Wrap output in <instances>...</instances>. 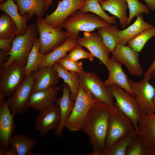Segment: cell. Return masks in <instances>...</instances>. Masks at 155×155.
Masks as SVG:
<instances>
[{"label": "cell", "instance_id": "22", "mask_svg": "<svg viewBox=\"0 0 155 155\" xmlns=\"http://www.w3.org/2000/svg\"><path fill=\"white\" fill-rule=\"evenodd\" d=\"M99 3L104 11H108L119 19L120 27L125 29L128 18L127 15L128 7L125 0H106Z\"/></svg>", "mask_w": 155, "mask_h": 155}, {"label": "cell", "instance_id": "43", "mask_svg": "<svg viewBox=\"0 0 155 155\" xmlns=\"http://www.w3.org/2000/svg\"><path fill=\"white\" fill-rule=\"evenodd\" d=\"M148 8L152 11L155 10V0H144Z\"/></svg>", "mask_w": 155, "mask_h": 155}, {"label": "cell", "instance_id": "32", "mask_svg": "<svg viewBox=\"0 0 155 155\" xmlns=\"http://www.w3.org/2000/svg\"><path fill=\"white\" fill-rule=\"evenodd\" d=\"M17 26L10 17L5 12L0 15V38L14 37L17 34Z\"/></svg>", "mask_w": 155, "mask_h": 155}, {"label": "cell", "instance_id": "23", "mask_svg": "<svg viewBox=\"0 0 155 155\" xmlns=\"http://www.w3.org/2000/svg\"><path fill=\"white\" fill-rule=\"evenodd\" d=\"M149 22H145L142 14L137 16L135 22L127 28L118 32L119 43L125 45L128 41L143 31L154 28Z\"/></svg>", "mask_w": 155, "mask_h": 155}, {"label": "cell", "instance_id": "9", "mask_svg": "<svg viewBox=\"0 0 155 155\" xmlns=\"http://www.w3.org/2000/svg\"><path fill=\"white\" fill-rule=\"evenodd\" d=\"M34 72L26 77L7 100L10 111L14 116L24 113L30 107V98L35 83Z\"/></svg>", "mask_w": 155, "mask_h": 155}, {"label": "cell", "instance_id": "35", "mask_svg": "<svg viewBox=\"0 0 155 155\" xmlns=\"http://www.w3.org/2000/svg\"><path fill=\"white\" fill-rule=\"evenodd\" d=\"M155 36V27L146 30L129 40L127 43L134 50L140 52L147 41Z\"/></svg>", "mask_w": 155, "mask_h": 155}, {"label": "cell", "instance_id": "25", "mask_svg": "<svg viewBox=\"0 0 155 155\" xmlns=\"http://www.w3.org/2000/svg\"><path fill=\"white\" fill-rule=\"evenodd\" d=\"M137 134L155 147V113L142 114L138 123Z\"/></svg>", "mask_w": 155, "mask_h": 155}, {"label": "cell", "instance_id": "20", "mask_svg": "<svg viewBox=\"0 0 155 155\" xmlns=\"http://www.w3.org/2000/svg\"><path fill=\"white\" fill-rule=\"evenodd\" d=\"M60 86H56L32 94L29 106L40 112L55 103Z\"/></svg>", "mask_w": 155, "mask_h": 155}, {"label": "cell", "instance_id": "2", "mask_svg": "<svg viewBox=\"0 0 155 155\" xmlns=\"http://www.w3.org/2000/svg\"><path fill=\"white\" fill-rule=\"evenodd\" d=\"M135 128L131 119L117 107L112 105L109 115L103 154Z\"/></svg>", "mask_w": 155, "mask_h": 155}, {"label": "cell", "instance_id": "15", "mask_svg": "<svg viewBox=\"0 0 155 155\" xmlns=\"http://www.w3.org/2000/svg\"><path fill=\"white\" fill-rule=\"evenodd\" d=\"M112 53L118 61L125 65L129 73L137 76L142 75L143 70L139 62V52L129 45L118 43Z\"/></svg>", "mask_w": 155, "mask_h": 155}, {"label": "cell", "instance_id": "27", "mask_svg": "<svg viewBox=\"0 0 155 155\" xmlns=\"http://www.w3.org/2000/svg\"><path fill=\"white\" fill-rule=\"evenodd\" d=\"M53 66L60 78L63 80L64 82L67 84L69 86L71 91V98L72 100L75 101L80 87L78 74L64 69L56 62L54 63Z\"/></svg>", "mask_w": 155, "mask_h": 155}, {"label": "cell", "instance_id": "17", "mask_svg": "<svg viewBox=\"0 0 155 155\" xmlns=\"http://www.w3.org/2000/svg\"><path fill=\"white\" fill-rule=\"evenodd\" d=\"M122 65L113 56L110 59L106 67L109 72L107 80L103 82L106 88L112 85H117L135 96L129 83L128 77L123 71Z\"/></svg>", "mask_w": 155, "mask_h": 155}, {"label": "cell", "instance_id": "14", "mask_svg": "<svg viewBox=\"0 0 155 155\" xmlns=\"http://www.w3.org/2000/svg\"><path fill=\"white\" fill-rule=\"evenodd\" d=\"M39 112L36 118L34 128L44 136L51 130H56L59 126L61 120L60 108L55 103Z\"/></svg>", "mask_w": 155, "mask_h": 155}, {"label": "cell", "instance_id": "7", "mask_svg": "<svg viewBox=\"0 0 155 155\" xmlns=\"http://www.w3.org/2000/svg\"><path fill=\"white\" fill-rule=\"evenodd\" d=\"M107 89L115 99L114 105L129 117L137 133L142 113L135 96L117 85H111Z\"/></svg>", "mask_w": 155, "mask_h": 155}, {"label": "cell", "instance_id": "41", "mask_svg": "<svg viewBox=\"0 0 155 155\" xmlns=\"http://www.w3.org/2000/svg\"><path fill=\"white\" fill-rule=\"evenodd\" d=\"M7 52L0 50V68L1 69L7 61L9 56L7 54Z\"/></svg>", "mask_w": 155, "mask_h": 155}, {"label": "cell", "instance_id": "45", "mask_svg": "<svg viewBox=\"0 0 155 155\" xmlns=\"http://www.w3.org/2000/svg\"><path fill=\"white\" fill-rule=\"evenodd\" d=\"M40 153H35L32 152H31L30 150H29L28 152L27 153L26 155H40Z\"/></svg>", "mask_w": 155, "mask_h": 155}, {"label": "cell", "instance_id": "29", "mask_svg": "<svg viewBox=\"0 0 155 155\" xmlns=\"http://www.w3.org/2000/svg\"><path fill=\"white\" fill-rule=\"evenodd\" d=\"M45 54L41 53L39 49V39L35 40L32 49L30 53L24 70L26 76L37 70L44 59Z\"/></svg>", "mask_w": 155, "mask_h": 155}, {"label": "cell", "instance_id": "36", "mask_svg": "<svg viewBox=\"0 0 155 155\" xmlns=\"http://www.w3.org/2000/svg\"><path fill=\"white\" fill-rule=\"evenodd\" d=\"M129 10V16L126 23L127 26L130 23L133 18L142 13L149 14L148 7L141 3L138 0H125Z\"/></svg>", "mask_w": 155, "mask_h": 155}, {"label": "cell", "instance_id": "34", "mask_svg": "<svg viewBox=\"0 0 155 155\" xmlns=\"http://www.w3.org/2000/svg\"><path fill=\"white\" fill-rule=\"evenodd\" d=\"M80 10L82 12L94 13L111 24H116L115 18L108 16L104 12L98 0H86V4Z\"/></svg>", "mask_w": 155, "mask_h": 155}, {"label": "cell", "instance_id": "31", "mask_svg": "<svg viewBox=\"0 0 155 155\" xmlns=\"http://www.w3.org/2000/svg\"><path fill=\"white\" fill-rule=\"evenodd\" d=\"M37 142L28 136L23 134H16L9 141V144L16 150L18 155H26L34 148Z\"/></svg>", "mask_w": 155, "mask_h": 155}, {"label": "cell", "instance_id": "10", "mask_svg": "<svg viewBox=\"0 0 155 155\" xmlns=\"http://www.w3.org/2000/svg\"><path fill=\"white\" fill-rule=\"evenodd\" d=\"M144 77L139 82L128 78V82L137 100L141 113L147 115L155 113V105L153 102L155 88L149 82L153 76Z\"/></svg>", "mask_w": 155, "mask_h": 155}, {"label": "cell", "instance_id": "47", "mask_svg": "<svg viewBox=\"0 0 155 155\" xmlns=\"http://www.w3.org/2000/svg\"><path fill=\"white\" fill-rule=\"evenodd\" d=\"M7 0H0V3H2L5 1H6Z\"/></svg>", "mask_w": 155, "mask_h": 155}, {"label": "cell", "instance_id": "40", "mask_svg": "<svg viewBox=\"0 0 155 155\" xmlns=\"http://www.w3.org/2000/svg\"><path fill=\"white\" fill-rule=\"evenodd\" d=\"M0 155H18L16 150L11 147L9 149L6 150L0 147Z\"/></svg>", "mask_w": 155, "mask_h": 155}, {"label": "cell", "instance_id": "3", "mask_svg": "<svg viewBox=\"0 0 155 155\" xmlns=\"http://www.w3.org/2000/svg\"><path fill=\"white\" fill-rule=\"evenodd\" d=\"M99 16L91 12H82L78 10L70 16L62 25L66 30L69 38L78 39L81 31L90 32L98 28L111 26Z\"/></svg>", "mask_w": 155, "mask_h": 155}, {"label": "cell", "instance_id": "26", "mask_svg": "<svg viewBox=\"0 0 155 155\" xmlns=\"http://www.w3.org/2000/svg\"><path fill=\"white\" fill-rule=\"evenodd\" d=\"M77 44L76 39L72 38H68L54 51L45 54L44 59L39 68L46 66L53 65L58 60L65 57L67 53Z\"/></svg>", "mask_w": 155, "mask_h": 155}, {"label": "cell", "instance_id": "44", "mask_svg": "<svg viewBox=\"0 0 155 155\" xmlns=\"http://www.w3.org/2000/svg\"><path fill=\"white\" fill-rule=\"evenodd\" d=\"M53 0H44L45 2V11H47L50 5L52 4Z\"/></svg>", "mask_w": 155, "mask_h": 155}, {"label": "cell", "instance_id": "12", "mask_svg": "<svg viewBox=\"0 0 155 155\" xmlns=\"http://www.w3.org/2000/svg\"><path fill=\"white\" fill-rule=\"evenodd\" d=\"M86 0H59L55 10L47 14L44 20L48 25L56 28H62L66 20L85 5Z\"/></svg>", "mask_w": 155, "mask_h": 155}, {"label": "cell", "instance_id": "13", "mask_svg": "<svg viewBox=\"0 0 155 155\" xmlns=\"http://www.w3.org/2000/svg\"><path fill=\"white\" fill-rule=\"evenodd\" d=\"M77 44L84 46L106 67L110 59V52L104 45L100 35L98 32H84L82 37L76 40Z\"/></svg>", "mask_w": 155, "mask_h": 155}, {"label": "cell", "instance_id": "11", "mask_svg": "<svg viewBox=\"0 0 155 155\" xmlns=\"http://www.w3.org/2000/svg\"><path fill=\"white\" fill-rule=\"evenodd\" d=\"M78 78L80 85L85 91H89L96 100L114 105V98L96 74L84 71L78 74Z\"/></svg>", "mask_w": 155, "mask_h": 155}, {"label": "cell", "instance_id": "8", "mask_svg": "<svg viewBox=\"0 0 155 155\" xmlns=\"http://www.w3.org/2000/svg\"><path fill=\"white\" fill-rule=\"evenodd\" d=\"M26 77L24 66L17 61L5 69H0V100L10 97Z\"/></svg>", "mask_w": 155, "mask_h": 155}, {"label": "cell", "instance_id": "5", "mask_svg": "<svg viewBox=\"0 0 155 155\" xmlns=\"http://www.w3.org/2000/svg\"><path fill=\"white\" fill-rule=\"evenodd\" d=\"M98 100L89 91L80 85L73 110L65 121V127L71 132L80 131L92 107Z\"/></svg>", "mask_w": 155, "mask_h": 155}, {"label": "cell", "instance_id": "46", "mask_svg": "<svg viewBox=\"0 0 155 155\" xmlns=\"http://www.w3.org/2000/svg\"><path fill=\"white\" fill-rule=\"evenodd\" d=\"M152 74L153 75V76H154L155 78V70L153 71L152 73ZM153 102L155 105V88L154 96V99H153Z\"/></svg>", "mask_w": 155, "mask_h": 155}, {"label": "cell", "instance_id": "21", "mask_svg": "<svg viewBox=\"0 0 155 155\" xmlns=\"http://www.w3.org/2000/svg\"><path fill=\"white\" fill-rule=\"evenodd\" d=\"M0 10L8 15L16 23L18 28L17 34H25L28 26L27 23L29 20L27 13L21 16L18 11L17 5L13 0H7L0 4Z\"/></svg>", "mask_w": 155, "mask_h": 155}, {"label": "cell", "instance_id": "1", "mask_svg": "<svg viewBox=\"0 0 155 155\" xmlns=\"http://www.w3.org/2000/svg\"><path fill=\"white\" fill-rule=\"evenodd\" d=\"M112 105L98 100L89 111L81 130L88 135L92 147V152L88 155H102Z\"/></svg>", "mask_w": 155, "mask_h": 155}, {"label": "cell", "instance_id": "49", "mask_svg": "<svg viewBox=\"0 0 155 155\" xmlns=\"http://www.w3.org/2000/svg\"><path fill=\"white\" fill-rule=\"evenodd\" d=\"M154 155H155V152H154Z\"/></svg>", "mask_w": 155, "mask_h": 155}, {"label": "cell", "instance_id": "33", "mask_svg": "<svg viewBox=\"0 0 155 155\" xmlns=\"http://www.w3.org/2000/svg\"><path fill=\"white\" fill-rule=\"evenodd\" d=\"M137 135L135 129L118 141L102 155H126L127 150L134 138Z\"/></svg>", "mask_w": 155, "mask_h": 155}, {"label": "cell", "instance_id": "6", "mask_svg": "<svg viewBox=\"0 0 155 155\" xmlns=\"http://www.w3.org/2000/svg\"><path fill=\"white\" fill-rule=\"evenodd\" d=\"M36 24L39 34V51L43 54L51 53L69 38L66 32L49 25L42 17H36Z\"/></svg>", "mask_w": 155, "mask_h": 155}, {"label": "cell", "instance_id": "19", "mask_svg": "<svg viewBox=\"0 0 155 155\" xmlns=\"http://www.w3.org/2000/svg\"><path fill=\"white\" fill-rule=\"evenodd\" d=\"M63 86L62 96L61 97L57 98L55 102L60 108L61 120L59 126L55 130L54 134L60 138L61 137L65 121L70 115L75 103V101L71 98V91L68 85L64 82Z\"/></svg>", "mask_w": 155, "mask_h": 155}, {"label": "cell", "instance_id": "42", "mask_svg": "<svg viewBox=\"0 0 155 155\" xmlns=\"http://www.w3.org/2000/svg\"><path fill=\"white\" fill-rule=\"evenodd\" d=\"M154 48L155 50V45L154 46ZM155 70V55L154 59L152 64L148 68L147 71L144 73V77H148L151 75Z\"/></svg>", "mask_w": 155, "mask_h": 155}, {"label": "cell", "instance_id": "28", "mask_svg": "<svg viewBox=\"0 0 155 155\" xmlns=\"http://www.w3.org/2000/svg\"><path fill=\"white\" fill-rule=\"evenodd\" d=\"M155 147L141 135L133 139L126 155H154Z\"/></svg>", "mask_w": 155, "mask_h": 155}, {"label": "cell", "instance_id": "38", "mask_svg": "<svg viewBox=\"0 0 155 155\" xmlns=\"http://www.w3.org/2000/svg\"><path fill=\"white\" fill-rule=\"evenodd\" d=\"M56 62L64 69L69 72L79 74L85 71L82 62L71 60L65 57L59 59Z\"/></svg>", "mask_w": 155, "mask_h": 155}, {"label": "cell", "instance_id": "24", "mask_svg": "<svg viewBox=\"0 0 155 155\" xmlns=\"http://www.w3.org/2000/svg\"><path fill=\"white\" fill-rule=\"evenodd\" d=\"M17 5L20 15L23 16L27 13L30 20L34 15L42 17L45 13L44 0H13Z\"/></svg>", "mask_w": 155, "mask_h": 155}, {"label": "cell", "instance_id": "18", "mask_svg": "<svg viewBox=\"0 0 155 155\" xmlns=\"http://www.w3.org/2000/svg\"><path fill=\"white\" fill-rule=\"evenodd\" d=\"M35 83L32 93L57 86L60 78L53 65L39 68L34 72Z\"/></svg>", "mask_w": 155, "mask_h": 155}, {"label": "cell", "instance_id": "16", "mask_svg": "<svg viewBox=\"0 0 155 155\" xmlns=\"http://www.w3.org/2000/svg\"><path fill=\"white\" fill-rule=\"evenodd\" d=\"M14 116L11 113L7 100H0V147L10 149L9 141L15 131Z\"/></svg>", "mask_w": 155, "mask_h": 155}, {"label": "cell", "instance_id": "30", "mask_svg": "<svg viewBox=\"0 0 155 155\" xmlns=\"http://www.w3.org/2000/svg\"><path fill=\"white\" fill-rule=\"evenodd\" d=\"M97 32L102 39L103 43L110 53H112L119 43V30L115 24L108 27L102 26L97 28Z\"/></svg>", "mask_w": 155, "mask_h": 155}, {"label": "cell", "instance_id": "48", "mask_svg": "<svg viewBox=\"0 0 155 155\" xmlns=\"http://www.w3.org/2000/svg\"><path fill=\"white\" fill-rule=\"evenodd\" d=\"M98 0V1L100 3V2H102V1H104L106 0Z\"/></svg>", "mask_w": 155, "mask_h": 155}, {"label": "cell", "instance_id": "37", "mask_svg": "<svg viewBox=\"0 0 155 155\" xmlns=\"http://www.w3.org/2000/svg\"><path fill=\"white\" fill-rule=\"evenodd\" d=\"M69 52L65 57L74 61H78L82 59H86L92 61L95 57L91 53L85 51L82 48V46L78 44Z\"/></svg>", "mask_w": 155, "mask_h": 155}, {"label": "cell", "instance_id": "4", "mask_svg": "<svg viewBox=\"0 0 155 155\" xmlns=\"http://www.w3.org/2000/svg\"><path fill=\"white\" fill-rule=\"evenodd\" d=\"M37 32L36 24L33 22L28 26L25 34H18L16 36L12 42L11 50L7 53L9 58L0 69H5L14 61L19 62L24 66L36 38Z\"/></svg>", "mask_w": 155, "mask_h": 155}, {"label": "cell", "instance_id": "39", "mask_svg": "<svg viewBox=\"0 0 155 155\" xmlns=\"http://www.w3.org/2000/svg\"><path fill=\"white\" fill-rule=\"evenodd\" d=\"M14 37L8 39L0 38V50L7 52L10 51L12 49Z\"/></svg>", "mask_w": 155, "mask_h": 155}]
</instances>
